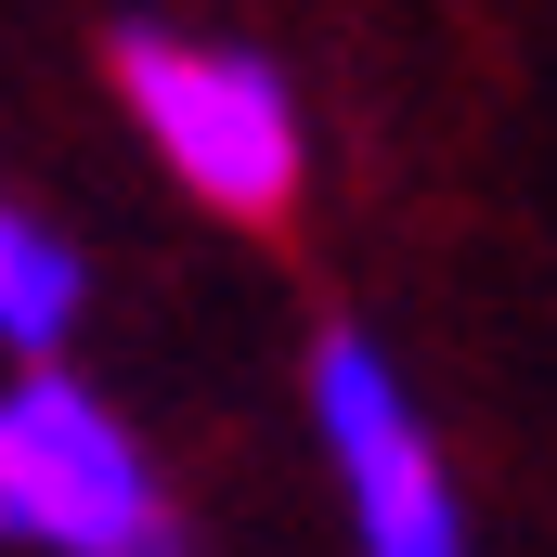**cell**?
<instances>
[{
  "mask_svg": "<svg viewBox=\"0 0 557 557\" xmlns=\"http://www.w3.org/2000/svg\"><path fill=\"white\" fill-rule=\"evenodd\" d=\"M78 311H91V260H78V234H65L52 208H0V350H13V376L65 363Z\"/></svg>",
  "mask_w": 557,
  "mask_h": 557,
  "instance_id": "cell-4",
  "label": "cell"
},
{
  "mask_svg": "<svg viewBox=\"0 0 557 557\" xmlns=\"http://www.w3.org/2000/svg\"><path fill=\"white\" fill-rule=\"evenodd\" d=\"M0 532L26 557H169V480L78 363L0 389Z\"/></svg>",
  "mask_w": 557,
  "mask_h": 557,
  "instance_id": "cell-2",
  "label": "cell"
},
{
  "mask_svg": "<svg viewBox=\"0 0 557 557\" xmlns=\"http://www.w3.org/2000/svg\"><path fill=\"white\" fill-rule=\"evenodd\" d=\"M311 454L337 480L350 557H480L467 493H454V454H441L428 403L403 389V363L363 324H324L311 337Z\"/></svg>",
  "mask_w": 557,
  "mask_h": 557,
  "instance_id": "cell-3",
  "label": "cell"
},
{
  "mask_svg": "<svg viewBox=\"0 0 557 557\" xmlns=\"http://www.w3.org/2000/svg\"><path fill=\"white\" fill-rule=\"evenodd\" d=\"M117 117L143 156L208 208V221H285L311 182V117L285 91L273 52L247 39H195V26H117Z\"/></svg>",
  "mask_w": 557,
  "mask_h": 557,
  "instance_id": "cell-1",
  "label": "cell"
}]
</instances>
